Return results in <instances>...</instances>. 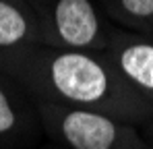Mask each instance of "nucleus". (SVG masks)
Segmentation results:
<instances>
[{
    "instance_id": "obj_1",
    "label": "nucleus",
    "mask_w": 153,
    "mask_h": 149,
    "mask_svg": "<svg viewBox=\"0 0 153 149\" xmlns=\"http://www.w3.org/2000/svg\"><path fill=\"white\" fill-rule=\"evenodd\" d=\"M2 73L39 101L103 112L134 126L153 118V104L128 85L103 52L37 44L13 58Z\"/></svg>"
},
{
    "instance_id": "obj_2",
    "label": "nucleus",
    "mask_w": 153,
    "mask_h": 149,
    "mask_svg": "<svg viewBox=\"0 0 153 149\" xmlns=\"http://www.w3.org/2000/svg\"><path fill=\"white\" fill-rule=\"evenodd\" d=\"M42 128L62 149H145L139 126L110 114L33 99Z\"/></svg>"
},
{
    "instance_id": "obj_3",
    "label": "nucleus",
    "mask_w": 153,
    "mask_h": 149,
    "mask_svg": "<svg viewBox=\"0 0 153 149\" xmlns=\"http://www.w3.org/2000/svg\"><path fill=\"white\" fill-rule=\"evenodd\" d=\"M39 31V44L50 48L103 52L114 27H108L93 0H27Z\"/></svg>"
},
{
    "instance_id": "obj_4",
    "label": "nucleus",
    "mask_w": 153,
    "mask_h": 149,
    "mask_svg": "<svg viewBox=\"0 0 153 149\" xmlns=\"http://www.w3.org/2000/svg\"><path fill=\"white\" fill-rule=\"evenodd\" d=\"M44 128L33 98L0 71V149L31 147Z\"/></svg>"
},
{
    "instance_id": "obj_5",
    "label": "nucleus",
    "mask_w": 153,
    "mask_h": 149,
    "mask_svg": "<svg viewBox=\"0 0 153 149\" xmlns=\"http://www.w3.org/2000/svg\"><path fill=\"white\" fill-rule=\"evenodd\" d=\"M108 60L116 66L128 85L141 93L149 104H153V39L128 31L122 27H114L108 48L103 50Z\"/></svg>"
},
{
    "instance_id": "obj_6",
    "label": "nucleus",
    "mask_w": 153,
    "mask_h": 149,
    "mask_svg": "<svg viewBox=\"0 0 153 149\" xmlns=\"http://www.w3.org/2000/svg\"><path fill=\"white\" fill-rule=\"evenodd\" d=\"M39 44L35 15L27 0H0V71Z\"/></svg>"
},
{
    "instance_id": "obj_7",
    "label": "nucleus",
    "mask_w": 153,
    "mask_h": 149,
    "mask_svg": "<svg viewBox=\"0 0 153 149\" xmlns=\"http://www.w3.org/2000/svg\"><path fill=\"white\" fill-rule=\"evenodd\" d=\"M105 13L122 29L143 33L153 23V0H103Z\"/></svg>"
},
{
    "instance_id": "obj_8",
    "label": "nucleus",
    "mask_w": 153,
    "mask_h": 149,
    "mask_svg": "<svg viewBox=\"0 0 153 149\" xmlns=\"http://www.w3.org/2000/svg\"><path fill=\"white\" fill-rule=\"evenodd\" d=\"M141 128H143V130H141L143 139H145V141H147L149 145H153V118H151V120H149L147 124H143Z\"/></svg>"
},
{
    "instance_id": "obj_9",
    "label": "nucleus",
    "mask_w": 153,
    "mask_h": 149,
    "mask_svg": "<svg viewBox=\"0 0 153 149\" xmlns=\"http://www.w3.org/2000/svg\"><path fill=\"white\" fill-rule=\"evenodd\" d=\"M143 35H147V37H151V39H153V23L149 25V27H147L145 31H143Z\"/></svg>"
},
{
    "instance_id": "obj_10",
    "label": "nucleus",
    "mask_w": 153,
    "mask_h": 149,
    "mask_svg": "<svg viewBox=\"0 0 153 149\" xmlns=\"http://www.w3.org/2000/svg\"><path fill=\"white\" fill-rule=\"evenodd\" d=\"M145 149H153V145H149V143H147V147H145Z\"/></svg>"
},
{
    "instance_id": "obj_11",
    "label": "nucleus",
    "mask_w": 153,
    "mask_h": 149,
    "mask_svg": "<svg viewBox=\"0 0 153 149\" xmlns=\"http://www.w3.org/2000/svg\"><path fill=\"white\" fill-rule=\"evenodd\" d=\"M52 149H62V147H58V145H54V147H52Z\"/></svg>"
}]
</instances>
